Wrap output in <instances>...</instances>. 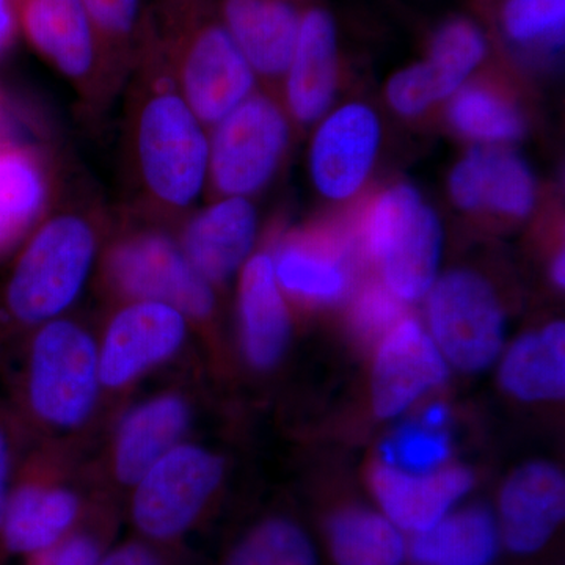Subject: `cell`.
<instances>
[{"label": "cell", "instance_id": "cell-1", "mask_svg": "<svg viewBox=\"0 0 565 565\" xmlns=\"http://www.w3.org/2000/svg\"><path fill=\"white\" fill-rule=\"evenodd\" d=\"M126 125L141 199L163 217L191 210L207 182L210 134L182 96L148 21L129 73Z\"/></svg>", "mask_w": 565, "mask_h": 565}, {"label": "cell", "instance_id": "cell-2", "mask_svg": "<svg viewBox=\"0 0 565 565\" xmlns=\"http://www.w3.org/2000/svg\"><path fill=\"white\" fill-rule=\"evenodd\" d=\"M147 21L182 96L207 129L256 92L258 76L214 0H161Z\"/></svg>", "mask_w": 565, "mask_h": 565}, {"label": "cell", "instance_id": "cell-3", "mask_svg": "<svg viewBox=\"0 0 565 565\" xmlns=\"http://www.w3.org/2000/svg\"><path fill=\"white\" fill-rule=\"evenodd\" d=\"M99 226L92 214L62 211L33 230L14 259L0 316L33 330L62 318L84 291L99 252Z\"/></svg>", "mask_w": 565, "mask_h": 565}, {"label": "cell", "instance_id": "cell-4", "mask_svg": "<svg viewBox=\"0 0 565 565\" xmlns=\"http://www.w3.org/2000/svg\"><path fill=\"white\" fill-rule=\"evenodd\" d=\"M21 377L25 414L55 437L92 423L104 394L98 338L74 319H54L31 330Z\"/></svg>", "mask_w": 565, "mask_h": 565}, {"label": "cell", "instance_id": "cell-5", "mask_svg": "<svg viewBox=\"0 0 565 565\" xmlns=\"http://www.w3.org/2000/svg\"><path fill=\"white\" fill-rule=\"evenodd\" d=\"M362 258L377 266L381 280L404 303L433 288L444 253V226L414 185L397 182L364 204L351 230Z\"/></svg>", "mask_w": 565, "mask_h": 565}, {"label": "cell", "instance_id": "cell-6", "mask_svg": "<svg viewBox=\"0 0 565 565\" xmlns=\"http://www.w3.org/2000/svg\"><path fill=\"white\" fill-rule=\"evenodd\" d=\"M102 278L118 302L167 303L192 326L210 322L217 308L214 286L196 273L178 239L156 226L118 234L104 253Z\"/></svg>", "mask_w": 565, "mask_h": 565}, {"label": "cell", "instance_id": "cell-7", "mask_svg": "<svg viewBox=\"0 0 565 565\" xmlns=\"http://www.w3.org/2000/svg\"><path fill=\"white\" fill-rule=\"evenodd\" d=\"M225 460L206 446L182 441L129 490L137 537L172 548L192 533L221 489Z\"/></svg>", "mask_w": 565, "mask_h": 565}, {"label": "cell", "instance_id": "cell-8", "mask_svg": "<svg viewBox=\"0 0 565 565\" xmlns=\"http://www.w3.org/2000/svg\"><path fill=\"white\" fill-rule=\"evenodd\" d=\"M210 131L207 181L212 191L221 199H250L280 169L291 126L282 104L256 90Z\"/></svg>", "mask_w": 565, "mask_h": 565}, {"label": "cell", "instance_id": "cell-9", "mask_svg": "<svg viewBox=\"0 0 565 565\" xmlns=\"http://www.w3.org/2000/svg\"><path fill=\"white\" fill-rule=\"evenodd\" d=\"M427 322L445 360L465 373H479L503 351L505 315L486 277L449 270L427 292Z\"/></svg>", "mask_w": 565, "mask_h": 565}, {"label": "cell", "instance_id": "cell-10", "mask_svg": "<svg viewBox=\"0 0 565 565\" xmlns=\"http://www.w3.org/2000/svg\"><path fill=\"white\" fill-rule=\"evenodd\" d=\"M92 508L63 460L54 459V451L41 452L17 468L0 544L10 555L28 559L76 530Z\"/></svg>", "mask_w": 565, "mask_h": 565}, {"label": "cell", "instance_id": "cell-11", "mask_svg": "<svg viewBox=\"0 0 565 565\" xmlns=\"http://www.w3.org/2000/svg\"><path fill=\"white\" fill-rule=\"evenodd\" d=\"M191 321L177 308L151 300L118 303L98 340L104 393H121L180 355Z\"/></svg>", "mask_w": 565, "mask_h": 565}, {"label": "cell", "instance_id": "cell-12", "mask_svg": "<svg viewBox=\"0 0 565 565\" xmlns=\"http://www.w3.org/2000/svg\"><path fill=\"white\" fill-rule=\"evenodd\" d=\"M18 29L33 50L88 103L107 96L98 43L81 0H10Z\"/></svg>", "mask_w": 565, "mask_h": 565}, {"label": "cell", "instance_id": "cell-13", "mask_svg": "<svg viewBox=\"0 0 565 565\" xmlns=\"http://www.w3.org/2000/svg\"><path fill=\"white\" fill-rule=\"evenodd\" d=\"M382 143L373 107L349 103L319 121L310 148L315 188L330 202H349L367 182Z\"/></svg>", "mask_w": 565, "mask_h": 565}, {"label": "cell", "instance_id": "cell-14", "mask_svg": "<svg viewBox=\"0 0 565 565\" xmlns=\"http://www.w3.org/2000/svg\"><path fill=\"white\" fill-rule=\"evenodd\" d=\"M192 401L181 390H162L134 404L118 419L107 452L110 478L131 487L174 446L188 438Z\"/></svg>", "mask_w": 565, "mask_h": 565}, {"label": "cell", "instance_id": "cell-15", "mask_svg": "<svg viewBox=\"0 0 565 565\" xmlns=\"http://www.w3.org/2000/svg\"><path fill=\"white\" fill-rule=\"evenodd\" d=\"M448 364L429 332L403 318L382 337L371 375V399L379 418H394L424 393L444 384Z\"/></svg>", "mask_w": 565, "mask_h": 565}, {"label": "cell", "instance_id": "cell-16", "mask_svg": "<svg viewBox=\"0 0 565 565\" xmlns=\"http://www.w3.org/2000/svg\"><path fill=\"white\" fill-rule=\"evenodd\" d=\"M351 233L310 228L286 234L273 255L282 294L307 305L343 300L352 286Z\"/></svg>", "mask_w": 565, "mask_h": 565}, {"label": "cell", "instance_id": "cell-17", "mask_svg": "<svg viewBox=\"0 0 565 565\" xmlns=\"http://www.w3.org/2000/svg\"><path fill=\"white\" fill-rule=\"evenodd\" d=\"M448 191L460 211L511 221L526 218L537 200L533 169L509 147H471L449 173Z\"/></svg>", "mask_w": 565, "mask_h": 565}, {"label": "cell", "instance_id": "cell-18", "mask_svg": "<svg viewBox=\"0 0 565 565\" xmlns=\"http://www.w3.org/2000/svg\"><path fill=\"white\" fill-rule=\"evenodd\" d=\"M258 236V212L244 196H223L195 212L182 228L180 247L214 288L241 273Z\"/></svg>", "mask_w": 565, "mask_h": 565}, {"label": "cell", "instance_id": "cell-19", "mask_svg": "<svg viewBox=\"0 0 565 565\" xmlns=\"http://www.w3.org/2000/svg\"><path fill=\"white\" fill-rule=\"evenodd\" d=\"M564 515L565 479L559 468L548 462L523 465L501 490V544L515 555H534L548 544Z\"/></svg>", "mask_w": 565, "mask_h": 565}, {"label": "cell", "instance_id": "cell-20", "mask_svg": "<svg viewBox=\"0 0 565 565\" xmlns=\"http://www.w3.org/2000/svg\"><path fill=\"white\" fill-rule=\"evenodd\" d=\"M282 82L286 114L294 121L315 125L329 114L338 88L337 25L329 11L302 13Z\"/></svg>", "mask_w": 565, "mask_h": 565}, {"label": "cell", "instance_id": "cell-21", "mask_svg": "<svg viewBox=\"0 0 565 565\" xmlns=\"http://www.w3.org/2000/svg\"><path fill=\"white\" fill-rule=\"evenodd\" d=\"M237 316L247 363L259 373L274 370L291 341L292 323L269 252L253 253L241 269Z\"/></svg>", "mask_w": 565, "mask_h": 565}, {"label": "cell", "instance_id": "cell-22", "mask_svg": "<svg viewBox=\"0 0 565 565\" xmlns=\"http://www.w3.org/2000/svg\"><path fill=\"white\" fill-rule=\"evenodd\" d=\"M475 478L462 467L415 475L379 465L371 475L382 514L404 533L418 534L444 519L470 492Z\"/></svg>", "mask_w": 565, "mask_h": 565}, {"label": "cell", "instance_id": "cell-23", "mask_svg": "<svg viewBox=\"0 0 565 565\" xmlns=\"http://www.w3.org/2000/svg\"><path fill=\"white\" fill-rule=\"evenodd\" d=\"M214 6L256 76L269 82L282 81L302 18L296 3L292 0H214Z\"/></svg>", "mask_w": 565, "mask_h": 565}, {"label": "cell", "instance_id": "cell-24", "mask_svg": "<svg viewBox=\"0 0 565 565\" xmlns=\"http://www.w3.org/2000/svg\"><path fill=\"white\" fill-rule=\"evenodd\" d=\"M50 200L51 173L43 154L0 137V259L44 221Z\"/></svg>", "mask_w": 565, "mask_h": 565}, {"label": "cell", "instance_id": "cell-25", "mask_svg": "<svg viewBox=\"0 0 565 565\" xmlns=\"http://www.w3.org/2000/svg\"><path fill=\"white\" fill-rule=\"evenodd\" d=\"M500 546L497 515L475 504L452 509L429 530L414 534L408 556L416 565H492Z\"/></svg>", "mask_w": 565, "mask_h": 565}, {"label": "cell", "instance_id": "cell-26", "mask_svg": "<svg viewBox=\"0 0 565 565\" xmlns=\"http://www.w3.org/2000/svg\"><path fill=\"white\" fill-rule=\"evenodd\" d=\"M501 385L526 403L559 401L565 394V327L556 321L523 334L505 353Z\"/></svg>", "mask_w": 565, "mask_h": 565}, {"label": "cell", "instance_id": "cell-27", "mask_svg": "<svg viewBox=\"0 0 565 565\" xmlns=\"http://www.w3.org/2000/svg\"><path fill=\"white\" fill-rule=\"evenodd\" d=\"M448 102L449 126L475 145L509 147L525 136L522 107L492 81L470 79Z\"/></svg>", "mask_w": 565, "mask_h": 565}, {"label": "cell", "instance_id": "cell-28", "mask_svg": "<svg viewBox=\"0 0 565 565\" xmlns=\"http://www.w3.org/2000/svg\"><path fill=\"white\" fill-rule=\"evenodd\" d=\"M327 541L337 565H403L408 556L404 531L382 512L360 505L330 516Z\"/></svg>", "mask_w": 565, "mask_h": 565}, {"label": "cell", "instance_id": "cell-29", "mask_svg": "<svg viewBox=\"0 0 565 565\" xmlns=\"http://www.w3.org/2000/svg\"><path fill=\"white\" fill-rule=\"evenodd\" d=\"M98 43L107 96L131 73L143 36L147 11L141 0H81Z\"/></svg>", "mask_w": 565, "mask_h": 565}, {"label": "cell", "instance_id": "cell-30", "mask_svg": "<svg viewBox=\"0 0 565 565\" xmlns=\"http://www.w3.org/2000/svg\"><path fill=\"white\" fill-rule=\"evenodd\" d=\"M222 565H318V553L299 523L274 515L245 531Z\"/></svg>", "mask_w": 565, "mask_h": 565}, {"label": "cell", "instance_id": "cell-31", "mask_svg": "<svg viewBox=\"0 0 565 565\" xmlns=\"http://www.w3.org/2000/svg\"><path fill=\"white\" fill-rule=\"evenodd\" d=\"M487 40L475 22L448 21L435 32L427 65L433 70L441 102H448L484 62Z\"/></svg>", "mask_w": 565, "mask_h": 565}, {"label": "cell", "instance_id": "cell-32", "mask_svg": "<svg viewBox=\"0 0 565 565\" xmlns=\"http://www.w3.org/2000/svg\"><path fill=\"white\" fill-rule=\"evenodd\" d=\"M501 22L516 46L559 50L564 43L565 0H505Z\"/></svg>", "mask_w": 565, "mask_h": 565}, {"label": "cell", "instance_id": "cell-33", "mask_svg": "<svg viewBox=\"0 0 565 565\" xmlns=\"http://www.w3.org/2000/svg\"><path fill=\"white\" fill-rule=\"evenodd\" d=\"M114 544V515L110 509L93 505L76 530L50 548L25 559V565H99Z\"/></svg>", "mask_w": 565, "mask_h": 565}, {"label": "cell", "instance_id": "cell-34", "mask_svg": "<svg viewBox=\"0 0 565 565\" xmlns=\"http://www.w3.org/2000/svg\"><path fill=\"white\" fill-rule=\"evenodd\" d=\"M381 452L388 467L407 473H430L448 459L449 438L427 424H407L384 441Z\"/></svg>", "mask_w": 565, "mask_h": 565}, {"label": "cell", "instance_id": "cell-35", "mask_svg": "<svg viewBox=\"0 0 565 565\" xmlns=\"http://www.w3.org/2000/svg\"><path fill=\"white\" fill-rule=\"evenodd\" d=\"M404 302L382 282H363L353 297L351 326L362 340H377L404 318Z\"/></svg>", "mask_w": 565, "mask_h": 565}, {"label": "cell", "instance_id": "cell-36", "mask_svg": "<svg viewBox=\"0 0 565 565\" xmlns=\"http://www.w3.org/2000/svg\"><path fill=\"white\" fill-rule=\"evenodd\" d=\"M386 103L404 118L422 117L441 103L433 70L427 62L414 63L393 74L385 88Z\"/></svg>", "mask_w": 565, "mask_h": 565}, {"label": "cell", "instance_id": "cell-37", "mask_svg": "<svg viewBox=\"0 0 565 565\" xmlns=\"http://www.w3.org/2000/svg\"><path fill=\"white\" fill-rule=\"evenodd\" d=\"M166 546L151 544L140 537L111 544L99 565H173Z\"/></svg>", "mask_w": 565, "mask_h": 565}, {"label": "cell", "instance_id": "cell-38", "mask_svg": "<svg viewBox=\"0 0 565 565\" xmlns=\"http://www.w3.org/2000/svg\"><path fill=\"white\" fill-rule=\"evenodd\" d=\"M17 475V455H14L13 430L9 422L0 415V530L9 501L11 487Z\"/></svg>", "mask_w": 565, "mask_h": 565}, {"label": "cell", "instance_id": "cell-39", "mask_svg": "<svg viewBox=\"0 0 565 565\" xmlns=\"http://www.w3.org/2000/svg\"><path fill=\"white\" fill-rule=\"evenodd\" d=\"M18 31L20 29L10 0H0V55L10 50Z\"/></svg>", "mask_w": 565, "mask_h": 565}, {"label": "cell", "instance_id": "cell-40", "mask_svg": "<svg viewBox=\"0 0 565 565\" xmlns=\"http://www.w3.org/2000/svg\"><path fill=\"white\" fill-rule=\"evenodd\" d=\"M446 419H448V411H446L445 405L435 404L424 412L422 423L434 427V429H444Z\"/></svg>", "mask_w": 565, "mask_h": 565}, {"label": "cell", "instance_id": "cell-41", "mask_svg": "<svg viewBox=\"0 0 565 565\" xmlns=\"http://www.w3.org/2000/svg\"><path fill=\"white\" fill-rule=\"evenodd\" d=\"M550 274H552V280L555 282L556 288L563 289L565 285V259L563 250L557 253L555 259H553Z\"/></svg>", "mask_w": 565, "mask_h": 565}, {"label": "cell", "instance_id": "cell-42", "mask_svg": "<svg viewBox=\"0 0 565 565\" xmlns=\"http://www.w3.org/2000/svg\"><path fill=\"white\" fill-rule=\"evenodd\" d=\"M0 121H2V103H0Z\"/></svg>", "mask_w": 565, "mask_h": 565}]
</instances>
